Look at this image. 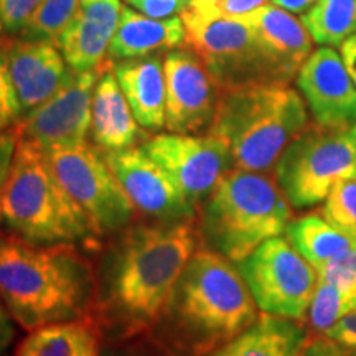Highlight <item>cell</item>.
Returning a JSON list of instances; mask_svg holds the SVG:
<instances>
[{"label": "cell", "mask_w": 356, "mask_h": 356, "mask_svg": "<svg viewBox=\"0 0 356 356\" xmlns=\"http://www.w3.org/2000/svg\"><path fill=\"white\" fill-rule=\"evenodd\" d=\"M198 249L190 221L134 226L124 233L106 280L102 314L121 338L152 332Z\"/></svg>", "instance_id": "6da1fadb"}, {"label": "cell", "mask_w": 356, "mask_h": 356, "mask_svg": "<svg viewBox=\"0 0 356 356\" xmlns=\"http://www.w3.org/2000/svg\"><path fill=\"white\" fill-rule=\"evenodd\" d=\"M257 305L233 262L197 249L154 330L168 356H204L256 322Z\"/></svg>", "instance_id": "7a4b0ae2"}, {"label": "cell", "mask_w": 356, "mask_h": 356, "mask_svg": "<svg viewBox=\"0 0 356 356\" xmlns=\"http://www.w3.org/2000/svg\"><path fill=\"white\" fill-rule=\"evenodd\" d=\"M92 296L95 274L73 244L0 236V297L24 330L88 318Z\"/></svg>", "instance_id": "3957f363"}, {"label": "cell", "mask_w": 356, "mask_h": 356, "mask_svg": "<svg viewBox=\"0 0 356 356\" xmlns=\"http://www.w3.org/2000/svg\"><path fill=\"white\" fill-rule=\"evenodd\" d=\"M7 234L37 246L89 243L99 238L83 208L58 180L47 152L19 136L0 208Z\"/></svg>", "instance_id": "277c9868"}, {"label": "cell", "mask_w": 356, "mask_h": 356, "mask_svg": "<svg viewBox=\"0 0 356 356\" xmlns=\"http://www.w3.org/2000/svg\"><path fill=\"white\" fill-rule=\"evenodd\" d=\"M309 126L305 101L287 83H254L221 91L210 126L228 147L233 167L269 172Z\"/></svg>", "instance_id": "5b68a950"}, {"label": "cell", "mask_w": 356, "mask_h": 356, "mask_svg": "<svg viewBox=\"0 0 356 356\" xmlns=\"http://www.w3.org/2000/svg\"><path fill=\"white\" fill-rule=\"evenodd\" d=\"M292 208L277 181L233 168L203 202L200 236L231 262H241L267 239L286 233Z\"/></svg>", "instance_id": "8992f818"}, {"label": "cell", "mask_w": 356, "mask_h": 356, "mask_svg": "<svg viewBox=\"0 0 356 356\" xmlns=\"http://www.w3.org/2000/svg\"><path fill=\"white\" fill-rule=\"evenodd\" d=\"M275 181L293 208L325 202L337 185L356 180V124H309L280 155Z\"/></svg>", "instance_id": "52a82bcc"}, {"label": "cell", "mask_w": 356, "mask_h": 356, "mask_svg": "<svg viewBox=\"0 0 356 356\" xmlns=\"http://www.w3.org/2000/svg\"><path fill=\"white\" fill-rule=\"evenodd\" d=\"M181 22L184 44L197 53L221 91L254 83H282L254 30L241 20L186 6Z\"/></svg>", "instance_id": "ba28073f"}, {"label": "cell", "mask_w": 356, "mask_h": 356, "mask_svg": "<svg viewBox=\"0 0 356 356\" xmlns=\"http://www.w3.org/2000/svg\"><path fill=\"white\" fill-rule=\"evenodd\" d=\"M44 152L58 180L86 213L97 236L131 225L137 211L136 204L99 150L78 144L53 147Z\"/></svg>", "instance_id": "9c48e42d"}, {"label": "cell", "mask_w": 356, "mask_h": 356, "mask_svg": "<svg viewBox=\"0 0 356 356\" xmlns=\"http://www.w3.org/2000/svg\"><path fill=\"white\" fill-rule=\"evenodd\" d=\"M238 269L262 314L299 322L307 318L318 274L287 238L267 239L238 262Z\"/></svg>", "instance_id": "30bf717a"}, {"label": "cell", "mask_w": 356, "mask_h": 356, "mask_svg": "<svg viewBox=\"0 0 356 356\" xmlns=\"http://www.w3.org/2000/svg\"><path fill=\"white\" fill-rule=\"evenodd\" d=\"M142 149L170 175L195 208L234 168L228 147L211 134H160L147 140Z\"/></svg>", "instance_id": "8fae6325"}, {"label": "cell", "mask_w": 356, "mask_h": 356, "mask_svg": "<svg viewBox=\"0 0 356 356\" xmlns=\"http://www.w3.org/2000/svg\"><path fill=\"white\" fill-rule=\"evenodd\" d=\"M102 71L99 68L71 73L63 88L38 108L29 111L15 124L19 136L50 150L53 147L86 144L91 131V109L95 86Z\"/></svg>", "instance_id": "7c38bea8"}, {"label": "cell", "mask_w": 356, "mask_h": 356, "mask_svg": "<svg viewBox=\"0 0 356 356\" xmlns=\"http://www.w3.org/2000/svg\"><path fill=\"white\" fill-rule=\"evenodd\" d=\"M165 127L173 134L210 129L221 89L197 53L172 50L163 58Z\"/></svg>", "instance_id": "4fadbf2b"}, {"label": "cell", "mask_w": 356, "mask_h": 356, "mask_svg": "<svg viewBox=\"0 0 356 356\" xmlns=\"http://www.w3.org/2000/svg\"><path fill=\"white\" fill-rule=\"evenodd\" d=\"M102 155L139 211L163 222L190 221L195 216L197 208L142 147Z\"/></svg>", "instance_id": "5bb4252c"}, {"label": "cell", "mask_w": 356, "mask_h": 356, "mask_svg": "<svg viewBox=\"0 0 356 356\" xmlns=\"http://www.w3.org/2000/svg\"><path fill=\"white\" fill-rule=\"evenodd\" d=\"M297 86L320 126L356 124V84L332 47L312 51L297 73Z\"/></svg>", "instance_id": "9a60e30c"}, {"label": "cell", "mask_w": 356, "mask_h": 356, "mask_svg": "<svg viewBox=\"0 0 356 356\" xmlns=\"http://www.w3.org/2000/svg\"><path fill=\"white\" fill-rule=\"evenodd\" d=\"M3 47L13 86L25 113L55 96L73 73L53 42L22 38Z\"/></svg>", "instance_id": "2e32d148"}, {"label": "cell", "mask_w": 356, "mask_h": 356, "mask_svg": "<svg viewBox=\"0 0 356 356\" xmlns=\"http://www.w3.org/2000/svg\"><path fill=\"white\" fill-rule=\"evenodd\" d=\"M236 19L254 30L262 50L282 83L291 81L312 55L314 40L302 20L274 3H266Z\"/></svg>", "instance_id": "e0dca14e"}, {"label": "cell", "mask_w": 356, "mask_h": 356, "mask_svg": "<svg viewBox=\"0 0 356 356\" xmlns=\"http://www.w3.org/2000/svg\"><path fill=\"white\" fill-rule=\"evenodd\" d=\"M121 0H81V10L58 47L74 73L99 68L121 20Z\"/></svg>", "instance_id": "ac0fdd59"}, {"label": "cell", "mask_w": 356, "mask_h": 356, "mask_svg": "<svg viewBox=\"0 0 356 356\" xmlns=\"http://www.w3.org/2000/svg\"><path fill=\"white\" fill-rule=\"evenodd\" d=\"M91 136L102 152L131 149L144 136L115 78L114 63L109 60L102 61L92 95Z\"/></svg>", "instance_id": "d6986e66"}, {"label": "cell", "mask_w": 356, "mask_h": 356, "mask_svg": "<svg viewBox=\"0 0 356 356\" xmlns=\"http://www.w3.org/2000/svg\"><path fill=\"white\" fill-rule=\"evenodd\" d=\"M114 74L139 126L149 131L165 127L163 60L149 55L115 61Z\"/></svg>", "instance_id": "ffe728a7"}, {"label": "cell", "mask_w": 356, "mask_h": 356, "mask_svg": "<svg viewBox=\"0 0 356 356\" xmlns=\"http://www.w3.org/2000/svg\"><path fill=\"white\" fill-rule=\"evenodd\" d=\"M184 43L185 26L181 17L159 20L122 7L119 26L109 44L108 60L115 63L131 58L149 56L157 51L172 50Z\"/></svg>", "instance_id": "44dd1931"}, {"label": "cell", "mask_w": 356, "mask_h": 356, "mask_svg": "<svg viewBox=\"0 0 356 356\" xmlns=\"http://www.w3.org/2000/svg\"><path fill=\"white\" fill-rule=\"evenodd\" d=\"M307 338L299 320L261 314L251 327L204 356H297Z\"/></svg>", "instance_id": "7402d4cb"}, {"label": "cell", "mask_w": 356, "mask_h": 356, "mask_svg": "<svg viewBox=\"0 0 356 356\" xmlns=\"http://www.w3.org/2000/svg\"><path fill=\"white\" fill-rule=\"evenodd\" d=\"M13 356H101L99 332L89 318L29 332Z\"/></svg>", "instance_id": "603a6c76"}, {"label": "cell", "mask_w": 356, "mask_h": 356, "mask_svg": "<svg viewBox=\"0 0 356 356\" xmlns=\"http://www.w3.org/2000/svg\"><path fill=\"white\" fill-rule=\"evenodd\" d=\"M286 236L293 249L315 269L356 246L348 236L337 229L322 215H305L291 221L286 228Z\"/></svg>", "instance_id": "cb8c5ba5"}, {"label": "cell", "mask_w": 356, "mask_h": 356, "mask_svg": "<svg viewBox=\"0 0 356 356\" xmlns=\"http://www.w3.org/2000/svg\"><path fill=\"white\" fill-rule=\"evenodd\" d=\"M302 24L320 47H341L356 33V0H315Z\"/></svg>", "instance_id": "d4e9b609"}, {"label": "cell", "mask_w": 356, "mask_h": 356, "mask_svg": "<svg viewBox=\"0 0 356 356\" xmlns=\"http://www.w3.org/2000/svg\"><path fill=\"white\" fill-rule=\"evenodd\" d=\"M79 10H81V0H43L38 10L20 32V37L24 40H40V42H53L58 44L61 35L73 24Z\"/></svg>", "instance_id": "484cf974"}, {"label": "cell", "mask_w": 356, "mask_h": 356, "mask_svg": "<svg viewBox=\"0 0 356 356\" xmlns=\"http://www.w3.org/2000/svg\"><path fill=\"white\" fill-rule=\"evenodd\" d=\"M356 309V297L333 286V284L318 280V286L315 289L314 297H312L307 318L314 332L323 335L325 332L330 330L338 320L343 318L346 314Z\"/></svg>", "instance_id": "4316f807"}, {"label": "cell", "mask_w": 356, "mask_h": 356, "mask_svg": "<svg viewBox=\"0 0 356 356\" xmlns=\"http://www.w3.org/2000/svg\"><path fill=\"white\" fill-rule=\"evenodd\" d=\"M322 216L356 244V180L337 185L325 198Z\"/></svg>", "instance_id": "83f0119b"}, {"label": "cell", "mask_w": 356, "mask_h": 356, "mask_svg": "<svg viewBox=\"0 0 356 356\" xmlns=\"http://www.w3.org/2000/svg\"><path fill=\"white\" fill-rule=\"evenodd\" d=\"M315 270L318 280L333 284L348 296L356 297V246L332 257Z\"/></svg>", "instance_id": "f1b7e54d"}, {"label": "cell", "mask_w": 356, "mask_h": 356, "mask_svg": "<svg viewBox=\"0 0 356 356\" xmlns=\"http://www.w3.org/2000/svg\"><path fill=\"white\" fill-rule=\"evenodd\" d=\"M20 114L22 106L8 70L6 47L0 44V121L7 126L13 121H19Z\"/></svg>", "instance_id": "f546056e"}, {"label": "cell", "mask_w": 356, "mask_h": 356, "mask_svg": "<svg viewBox=\"0 0 356 356\" xmlns=\"http://www.w3.org/2000/svg\"><path fill=\"white\" fill-rule=\"evenodd\" d=\"M43 0H0V22L8 33H20Z\"/></svg>", "instance_id": "4dcf8cb0"}, {"label": "cell", "mask_w": 356, "mask_h": 356, "mask_svg": "<svg viewBox=\"0 0 356 356\" xmlns=\"http://www.w3.org/2000/svg\"><path fill=\"white\" fill-rule=\"evenodd\" d=\"M267 2L269 0H190L188 6L221 17L236 19V17L256 10L257 7L266 6Z\"/></svg>", "instance_id": "1f68e13d"}, {"label": "cell", "mask_w": 356, "mask_h": 356, "mask_svg": "<svg viewBox=\"0 0 356 356\" xmlns=\"http://www.w3.org/2000/svg\"><path fill=\"white\" fill-rule=\"evenodd\" d=\"M136 10L150 17V19H170L173 13L184 12L188 2L186 0H126Z\"/></svg>", "instance_id": "d6a6232c"}, {"label": "cell", "mask_w": 356, "mask_h": 356, "mask_svg": "<svg viewBox=\"0 0 356 356\" xmlns=\"http://www.w3.org/2000/svg\"><path fill=\"white\" fill-rule=\"evenodd\" d=\"M297 356H356V350L337 343L325 335L309 337Z\"/></svg>", "instance_id": "836d02e7"}, {"label": "cell", "mask_w": 356, "mask_h": 356, "mask_svg": "<svg viewBox=\"0 0 356 356\" xmlns=\"http://www.w3.org/2000/svg\"><path fill=\"white\" fill-rule=\"evenodd\" d=\"M17 139H19V132L17 127L8 129V131H0V208H2V195L6 188V181L10 172L12 159L15 154Z\"/></svg>", "instance_id": "e575fe53"}, {"label": "cell", "mask_w": 356, "mask_h": 356, "mask_svg": "<svg viewBox=\"0 0 356 356\" xmlns=\"http://www.w3.org/2000/svg\"><path fill=\"white\" fill-rule=\"evenodd\" d=\"M323 335L335 340L337 343L346 346V348L356 350V309L338 320Z\"/></svg>", "instance_id": "d590c367"}, {"label": "cell", "mask_w": 356, "mask_h": 356, "mask_svg": "<svg viewBox=\"0 0 356 356\" xmlns=\"http://www.w3.org/2000/svg\"><path fill=\"white\" fill-rule=\"evenodd\" d=\"M15 337V328L12 323V315L0 297V356L8 350Z\"/></svg>", "instance_id": "8d00e7d4"}, {"label": "cell", "mask_w": 356, "mask_h": 356, "mask_svg": "<svg viewBox=\"0 0 356 356\" xmlns=\"http://www.w3.org/2000/svg\"><path fill=\"white\" fill-rule=\"evenodd\" d=\"M341 60H343V65L346 71H348L350 78L353 79L356 84V33L351 35L350 38H346L343 43H341Z\"/></svg>", "instance_id": "74e56055"}, {"label": "cell", "mask_w": 356, "mask_h": 356, "mask_svg": "<svg viewBox=\"0 0 356 356\" xmlns=\"http://www.w3.org/2000/svg\"><path fill=\"white\" fill-rule=\"evenodd\" d=\"M274 6L292 13H305L314 6L315 0H273Z\"/></svg>", "instance_id": "f35d334b"}, {"label": "cell", "mask_w": 356, "mask_h": 356, "mask_svg": "<svg viewBox=\"0 0 356 356\" xmlns=\"http://www.w3.org/2000/svg\"><path fill=\"white\" fill-rule=\"evenodd\" d=\"M3 127H6V124H3L2 121H0V131H2V129H3Z\"/></svg>", "instance_id": "ab89813d"}, {"label": "cell", "mask_w": 356, "mask_h": 356, "mask_svg": "<svg viewBox=\"0 0 356 356\" xmlns=\"http://www.w3.org/2000/svg\"><path fill=\"white\" fill-rule=\"evenodd\" d=\"M2 30H3V26H2V22H0V33H2Z\"/></svg>", "instance_id": "60d3db41"}, {"label": "cell", "mask_w": 356, "mask_h": 356, "mask_svg": "<svg viewBox=\"0 0 356 356\" xmlns=\"http://www.w3.org/2000/svg\"><path fill=\"white\" fill-rule=\"evenodd\" d=\"M186 2H190V0H186Z\"/></svg>", "instance_id": "b9f144b4"}]
</instances>
